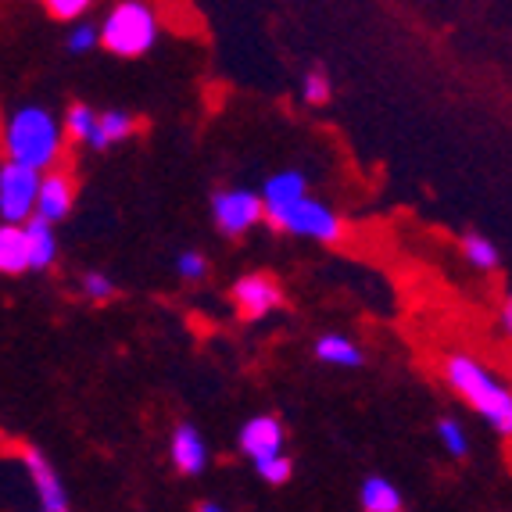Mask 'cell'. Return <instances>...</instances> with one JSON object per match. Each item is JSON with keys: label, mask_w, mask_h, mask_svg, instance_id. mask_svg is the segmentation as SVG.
<instances>
[{"label": "cell", "mask_w": 512, "mask_h": 512, "mask_svg": "<svg viewBox=\"0 0 512 512\" xmlns=\"http://www.w3.org/2000/svg\"><path fill=\"white\" fill-rule=\"evenodd\" d=\"M97 122H101V115H97L90 104H72L69 111H65V137L69 140H79V144H90V137L97 133Z\"/></svg>", "instance_id": "obj_19"}, {"label": "cell", "mask_w": 512, "mask_h": 512, "mask_svg": "<svg viewBox=\"0 0 512 512\" xmlns=\"http://www.w3.org/2000/svg\"><path fill=\"white\" fill-rule=\"evenodd\" d=\"M305 197H308V180L298 169L276 172V176H269L262 187L265 212H273V208H291V205H298V201H305Z\"/></svg>", "instance_id": "obj_12"}, {"label": "cell", "mask_w": 512, "mask_h": 512, "mask_svg": "<svg viewBox=\"0 0 512 512\" xmlns=\"http://www.w3.org/2000/svg\"><path fill=\"white\" fill-rule=\"evenodd\" d=\"M133 129H137V119L129 115V111H119V108H108L101 111V122H97V133L90 137L94 151H104L108 144H122L126 137H133Z\"/></svg>", "instance_id": "obj_15"}, {"label": "cell", "mask_w": 512, "mask_h": 512, "mask_svg": "<svg viewBox=\"0 0 512 512\" xmlns=\"http://www.w3.org/2000/svg\"><path fill=\"white\" fill-rule=\"evenodd\" d=\"M26 237H29V258H33V269H51L54 258H58V237H54L51 222L29 219Z\"/></svg>", "instance_id": "obj_17"}, {"label": "cell", "mask_w": 512, "mask_h": 512, "mask_svg": "<svg viewBox=\"0 0 512 512\" xmlns=\"http://www.w3.org/2000/svg\"><path fill=\"white\" fill-rule=\"evenodd\" d=\"M437 437H441L444 452L452 455V459H466V452H470V437H466L459 419H452V416L437 419Z\"/></svg>", "instance_id": "obj_20"}, {"label": "cell", "mask_w": 512, "mask_h": 512, "mask_svg": "<svg viewBox=\"0 0 512 512\" xmlns=\"http://www.w3.org/2000/svg\"><path fill=\"white\" fill-rule=\"evenodd\" d=\"M233 301H237L240 319H262L273 308L283 305V287L265 273H248L233 283Z\"/></svg>", "instance_id": "obj_8"}, {"label": "cell", "mask_w": 512, "mask_h": 512, "mask_svg": "<svg viewBox=\"0 0 512 512\" xmlns=\"http://www.w3.org/2000/svg\"><path fill=\"white\" fill-rule=\"evenodd\" d=\"M502 330H505V333H509V337H512V294H509V298L502 301Z\"/></svg>", "instance_id": "obj_27"}, {"label": "cell", "mask_w": 512, "mask_h": 512, "mask_svg": "<svg viewBox=\"0 0 512 512\" xmlns=\"http://www.w3.org/2000/svg\"><path fill=\"white\" fill-rule=\"evenodd\" d=\"M43 11L54 18V22H76L90 11V0H47L43 4Z\"/></svg>", "instance_id": "obj_22"}, {"label": "cell", "mask_w": 512, "mask_h": 512, "mask_svg": "<svg viewBox=\"0 0 512 512\" xmlns=\"http://www.w3.org/2000/svg\"><path fill=\"white\" fill-rule=\"evenodd\" d=\"M301 94H305V101L308 104H330V97H333V86H330V79H326V72H308L305 76V86H301Z\"/></svg>", "instance_id": "obj_25"}, {"label": "cell", "mask_w": 512, "mask_h": 512, "mask_svg": "<svg viewBox=\"0 0 512 512\" xmlns=\"http://www.w3.org/2000/svg\"><path fill=\"white\" fill-rule=\"evenodd\" d=\"M79 287H83V298L86 301H108L111 294H115V283L108 280L104 273H86L83 280H79Z\"/></svg>", "instance_id": "obj_26"}, {"label": "cell", "mask_w": 512, "mask_h": 512, "mask_svg": "<svg viewBox=\"0 0 512 512\" xmlns=\"http://www.w3.org/2000/svg\"><path fill=\"white\" fill-rule=\"evenodd\" d=\"M212 219L226 237H244V233L265 219L262 194L251 190H215L212 194Z\"/></svg>", "instance_id": "obj_6"}, {"label": "cell", "mask_w": 512, "mask_h": 512, "mask_svg": "<svg viewBox=\"0 0 512 512\" xmlns=\"http://www.w3.org/2000/svg\"><path fill=\"white\" fill-rule=\"evenodd\" d=\"M459 248H462V255H466V262H470L473 269H480V273H495L498 265H502V251H498L484 233H466Z\"/></svg>", "instance_id": "obj_18"}, {"label": "cell", "mask_w": 512, "mask_h": 512, "mask_svg": "<svg viewBox=\"0 0 512 512\" xmlns=\"http://www.w3.org/2000/svg\"><path fill=\"white\" fill-rule=\"evenodd\" d=\"M22 466H26L29 480H33L40 512H72L69 495H65V487H61L58 470H54L51 459H47L36 444H26V448H22Z\"/></svg>", "instance_id": "obj_7"}, {"label": "cell", "mask_w": 512, "mask_h": 512, "mask_svg": "<svg viewBox=\"0 0 512 512\" xmlns=\"http://www.w3.org/2000/svg\"><path fill=\"white\" fill-rule=\"evenodd\" d=\"M283 423L280 416H255L248 419L244 427H240V452L248 455L251 462H265V459H276L283 455Z\"/></svg>", "instance_id": "obj_9"}, {"label": "cell", "mask_w": 512, "mask_h": 512, "mask_svg": "<svg viewBox=\"0 0 512 512\" xmlns=\"http://www.w3.org/2000/svg\"><path fill=\"white\" fill-rule=\"evenodd\" d=\"M316 359L326 362V366H344V369H355L362 366V348L351 337H344V333H323L316 341Z\"/></svg>", "instance_id": "obj_14"}, {"label": "cell", "mask_w": 512, "mask_h": 512, "mask_svg": "<svg viewBox=\"0 0 512 512\" xmlns=\"http://www.w3.org/2000/svg\"><path fill=\"white\" fill-rule=\"evenodd\" d=\"M40 187L43 172L15 162L0 165V219H4V226H26L29 219H36Z\"/></svg>", "instance_id": "obj_5"}, {"label": "cell", "mask_w": 512, "mask_h": 512, "mask_svg": "<svg viewBox=\"0 0 512 512\" xmlns=\"http://www.w3.org/2000/svg\"><path fill=\"white\" fill-rule=\"evenodd\" d=\"M255 473L265 480V484L280 487V484H287V480H291V473H294V462H291V455L283 452V455H276V459L255 462Z\"/></svg>", "instance_id": "obj_21"}, {"label": "cell", "mask_w": 512, "mask_h": 512, "mask_svg": "<svg viewBox=\"0 0 512 512\" xmlns=\"http://www.w3.org/2000/svg\"><path fill=\"white\" fill-rule=\"evenodd\" d=\"M176 273H180V280H205V273H208V262H205V255L201 251H180L176 255Z\"/></svg>", "instance_id": "obj_24"}, {"label": "cell", "mask_w": 512, "mask_h": 512, "mask_svg": "<svg viewBox=\"0 0 512 512\" xmlns=\"http://www.w3.org/2000/svg\"><path fill=\"white\" fill-rule=\"evenodd\" d=\"M72 201H76V187L65 172H43V187H40V205H36V219L43 222H61L72 212Z\"/></svg>", "instance_id": "obj_11"}, {"label": "cell", "mask_w": 512, "mask_h": 512, "mask_svg": "<svg viewBox=\"0 0 512 512\" xmlns=\"http://www.w3.org/2000/svg\"><path fill=\"white\" fill-rule=\"evenodd\" d=\"M444 380L470 409L491 423L502 437H512V387H505L484 362L470 355H448L444 359Z\"/></svg>", "instance_id": "obj_1"}, {"label": "cell", "mask_w": 512, "mask_h": 512, "mask_svg": "<svg viewBox=\"0 0 512 512\" xmlns=\"http://www.w3.org/2000/svg\"><path fill=\"white\" fill-rule=\"evenodd\" d=\"M101 43L119 58H140L158 43V15L140 0H122L104 18Z\"/></svg>", "instance_id": "obj_3"}, {"label": "cell", "mask_w": 512, "mask_h": 512, "mask_svg": "<svg viewBox=\"0 0 512 512\" xmlns=\"http://www.w3.org/2000/svg\"><path fill=\"white\" fill-rule=\"evenodd\" d=\"M359 502L366 512H402V491L387 477H366L362 480Z\"/></svg>", "instance_id": "obj_16"}, {"label": "cell", "mask_w": 512, "mask_h": 512, "mask_svg": "<svg viewBox=\"0 0 512 512\" xmlns=\"http://www.w3.org/2000/svg\"><path fill=\"white\" fill-rule=\"evenodd\" d=\"M26 269H33L26 226H4V230H0V273L18 276V273H26Z\"/></svg>", "instance_id": "obj_13"}, {"label": "cell", "mask_w": 512, "mask_h": 512, "mask_svg": "<svg viewBox=\"0 0 512 512\" xmlns=\"http://www.w3.org/2000/svg\"><path fill=\"white\" fill-rule=\"evenodd\" d=\"M265 222H269L273 230L323 240V244H337V240L344 237L341 215L333 212V208H326L323 201H316V197H305V201H298V205H291V208H273V212H265Z\"/></svg>", "instance_id": "obj_4"}, {"label": "cell", "mask_w": 512, "mask_h": 512, "mask_svg": "<svg viewBox=\"0 0 512 512\" xmlns=\"http://www.w3.org/2000/svg\"><path fill=\"white\" fill-rule=\"evenodd\" d=\"M169 459L183 477H197L208 466V444L194 423H180L169 437Z\"/></svg>", "instance_id": "obj_10"}, {"label": "cell", "mask_w": 512, "mask_h": 512, "mask_svg": "<svg viewBox=\"0 0 512 512\" xmlns=\"http://www.w3.org/2000/svg\"><path fill=\"white\" fill-rule=\"evenodd\" d=\"M61 140H65V126L54 119L47 108H18L4 126V151L8 162L29 165L36 172H54L51 165L58 162Z\"/></svg>", "instance_id": "obj_2"}, {"label": "cell", "mask_w": 512, "mask_h": 512, "mask_svg": "<svg viewBox=\"0 0 512 512\" xmlns=\"http://www.w3.org/2000/svg\"><path fill=\"white\" fill-rule=\"evenodd\" d=\"M97 43H101V29H94L90 22H79V26H72V33L65 36V47H69L72 54L94 51Z\"/></svg>", "instance_id": "obj_23"}, {"label": "cell", "mask_w": 512, "mask_h": 512, "mask_svg": "<svg viewBox=\"0 0 512 512\" xmlns=\"http://www.w3.org/2000/svg\"><path fill=\"white\" fill-rule=\"evenodd\" d=\"M194 512H222V505H215V502H201Z\"/></svg>", "instance_id": "obj_28"}]
</instances>
